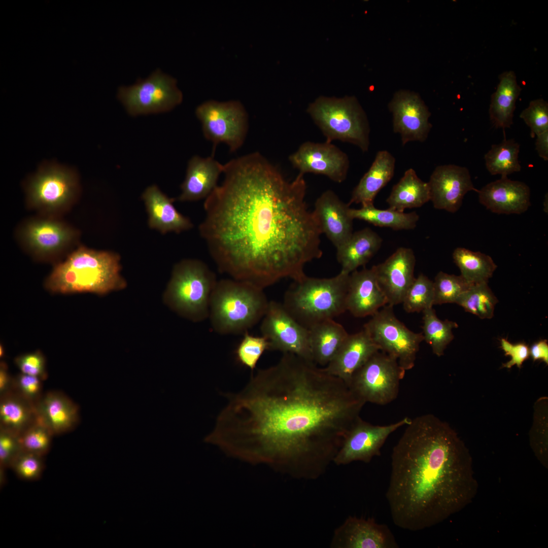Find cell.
Here are the masks:
<instances>
[{
    "label": "cell",
    "mask_w": 548,
    "mask_h": 548,
    "mask_svg": "<svg viewBox=\"0 0 548 548\" xmlns=\"http://www.w3.org/2000/svg\"><path fill=\"white\" fill-rule=\"evenodd\" d=\"M14 363L21 373L43 381L47 379L45 358L40 351L20 355L14 359Z\"/></svg>",
    "instance_id": "obj_47"
},
{
    "label": "cell",
    "mask_w": 548,
    "mask_h": 548,
    "mask_svg": "<svg viewBox=\"0 0 548 548\" xmlns=\"http://www.w3.org/2000/svg\"><path fill=\"white\" fill-rule=\"evenodd\" d=\"M22 451L19 436L0 429V465L1 469L10 467Z\"/></svg>",
    "instance_id": "obj_48"
},
{
    "label": "cell",
    "mask_w": 548,
    "mask_h": 548,
    "mask_svg": "<svg viewBox=\"0 0 548 548\" xmlns=\"http://www.w3.org/2000/svg\"><path fill=\"white\" fill-rule=\"evenodd\" d=\"M349 206L331 190L323 192L315 203L313 212L321 232L336 249L345 244L353 233V219L349 215Z\"/></svg>",
    "instance_id": "obj_22"
},
{
    "label": "cell",
    "mask_w": 548,
    "mask_h": 548,
    "mask_svg": "<svg viewBox=\"0 0 548 548\" xmlns=\"http://www.w3.org/2000/svg\"><path fill=\"white\" fill-rule=\"evenodd\" d=\"M395 164V158L390 153L379 151L368 170L353 189L348 204H373L377 194L392 178Z\"/></svg>",
    "instance_id": "obj_29"
},
{
    "label": "cell",
    "mask_w": 548,
    "mask_h": 548,
    "mask_svg": "<svg viewBox=\"0 0 548 548\" xmlns=\"http://www.w3.org/2000/svg\"><path fill=\"white\" fill-rule=\"evenodd\" d=\"M195 115L201 123L205 138L213 144V153L220 143L226 144L231 152L244 144L249 129V117L238 100H206L197 106Z\"/></svg>",
    "instance_id": "obj_11"
},
{
    "label": "cell",
    "mask_w": 548,
    "mask_h": 548,
    "mask_svg": "<svg viewBox=\"0 0 548 548\" xmlns=\"http://www.w3.org/2000/svg\"><path fill=\"white\" fill-rule=\"evenodd\" d=\"M223 170L224 164L215 159L214 155L192 157L188 162L178 200L188 201L206 199L218 186Z\"/></svg>",
    "instance_id": "obj_26"
},
{
    "label": "cell",
    "mask_w": 548,
    "mask_h": 548,
    "mask_svg": "<svg viewBox=\"0 0 548 548\" xmlns=\"http://www.w3.org/2000/svg\"><path fill=\"white\" fill-rule=\"evenodd\" d=\"M530 355L533 360H540L548 364V344L547 340L542 339L534 343L530 347Z\"/></svg>",
    "instance_id": "obj_50"
},
{
    "label": "cell",
    "mask_w": 548,
    "mask_h": 548,
    "mask_svg": "<svg viewBox=\"0 0 548 548\" xmlns=\"http://www.w3.org/2000/svg\"><path fill=\"white\" fill-rule=\"evenodd\" d=\"M522 118L531 130V136L548 130V104L542 98L531 101L520 114Z\"/></svg>",
    "instance_id": "obj_44"
},
{
    "label": "cell",
    "mask_w": 548,
    "mask_h": 548,
    "mask_svg": "<svg viewBox=\"0 0 548 548\" xmlns=\"http://www.w3.org/2000/svg\"><path fill=\"white\" fill-rule=\"evenodd\" d=\"M43 381L37 376L20 372L13 377L12 390L36 406L43 395Z\"/></svg>",
    "instance_id": "obj_46"
},
{
    "label": "cell",
    "mask_w": 548,
    "mask_h": 548,
    "mask_svg": "<svg viewBox=\"0 0 548 548\" xmlns=\"http://www.w3.org/2000/svg\"><path fill=\"white\" fill-rule=\"evenodd\" d=\"M497 302L488 283H481L472 285L458 298L455 303L481 319H491Z\"/></svg>",
    "instance_id": "obj_39"
},
{
    "label": "cell",
    "mask_w": 548,
    "mask_h": 548,
    "mask_svg": "<svg viewBox=\"0 0 548 548\" xmlns=\"http://www.w3.org/2000/svg\"><path fill=\"white\" fill-rule=\"evenodd\" d=\"M307 112L326 141L337 140L354 145L363 152L369 146L370 127L366 115L354 96H320Z\"/></svg>",
    "instance_id": "obj_8"
},
{
    "label": "cell",
    "mask_w": 548,
    "mask_h": 548,
    "mask_svg": "<svg viewBox=\"0 0 548 548\" xmlns=\"http://www.w3.org/2000/svg\"><path fill=\"white\" fill-rule=\"evenodd\" d=\"M223 174L199 227L218 270L262 289L304 277L305 265L323 252L304 175L289 181L257 152L230 160Z\"/></svg>",
    "instance_id": "obj_2"
},
{
    "label": "cell",
    "mask_w": 548,
    "mask_h": 548,
    "mask_svg": "<svg viewBox=\"0 0 548 548\" xmlns=\"http://www.w3.org/2000/svg\"><path fill=\"white\" fill-rule=\"evenodd\" d=\"M430 199L428 182L421 180L412 168L393 187L386 200L389 208L401 212L422 207Z\"/></svg>",
    "instance_id": "obj_33"
},
{
    "label": "cell",
    "mask_w": 548,
    "mask_h": 548,
    "mask_svg": "<svg viewBox=\"0 0 548 548\" xmlns=\"http://www.w3.org/2000/svg\"><path fill=\"white\" fill-rule=\"evenodd\" d=\"M499 80L496 90L491 96L489 113L493 125L504 129L513 123L516 102L522 89L513 71L503 72Z\"/></svg>",
    "instance_id": "obj_31"
},
{
    "label": "cell",
    "mask_w": 548,
    "mask_h": 548,
    "mask_svg": "<svg viewBox=\"0 0 548 548\" xmlns=\"http://www.w3.org/2000/svg\"><path fill=\"white\" fill-rule=\"evenodd\" d=\"M500 347L504 352L505 355L509 356L511 357L509 361L502 364V367L510 368L513 366L516 365L520 368L523 362L530 356L529 348L525 342L513 344L506 339L502 338L500 340Z\"/></svg>",
    "instance_id": "obj_49"
},
{
    "label": "cell",
    "mask_w": 548,
    "mask_h": 548,
    "mask_svg": "<svg viewBox=\"0 0 548 548\" xmlns=\"http://www.w3.org/2000/svg\"><path fill=\"white\" fill-rule=\"evenodd\" d=\"M332 548H397L399 545L387 526L373 518L349 516L333 532Z\"/></svg>",
    "instance_id": "obj_20"
},
{
    "label": "cell",
    "mask_w": 548,
    "mask_h": 548,
    "mask_svg": "<svg viewBox=\"0 0 548 548\" xmlns=\"http://www.w3.org/2000/svg\"><path fill=\"white\" fill-rule=\"evenodd\" d=\"M428 183L433 207L451 213L459 209L468 192L478 191L474 187L468 168L454 164L437 166Z\"/></svg>",
    "instance_id": "obj_19"
},
{
    "label": "cell",
    "mask_w": 548,
    "mask_h": 548,
    "mask_svg": "<svg viewBox=\"0 0 548 548\" xmlns=\"http://www.w3.org/2000/svg\"><path fill=\"white\" fill-rule=\"evenodd\" d=\"M36 406L11 390L0 396V429L19 436L36 420Z\"/></svg>",
    "instance_id": "obj_34"
},
{
    "label": "cell",
    "mask_w": 548,
    "mask_h": 548,
    "mask_svg": "<svg viewBox=\"0 0 548 548\" xmlns=\"http://www.w3.org/2000/svg\"><path fill=\"white\" fill-rule=\"evenodd\" d=\"M433 282V305L455 303L458 298L472 285L461 275L439 271Z\"/></svg>",
    "instance_id": "obj_41"
},
{
    "label": "cell",
    "mask_w": 548,
    "mask_h": 548,
    "mask_svg": "<svg viewBox=\"0 0 548 548\" xmlns=\"http://www.w3.org/2000/svg\"><path fill=\"white\" fill-rule=\"evenodd\" d=\"M267 350L268 343L265 337L253 335L248 331L243 334L235 353L237 361L253 371L261 356Z\"/></svg>",
    "instance_id": "obj_43"
},
{
    "label": "cell",
    "mask_w": 548,
    "mask_h": 548,
    "mask_svg": "<svg viewBox=\"0 0 548 548\" xmlns=\"http://www.w3.org/2000/svg\"><path fill=\"white\" fill-rule=\"evenodd\" d=\"M416 257L410 248L401 247L384 262L373 265L379 285L384 294L387 304L402 303L408 289L413 282Z\"/></svg>",
    "instance_id": "obj_21"
},
{
    "label": "cell",
    "mask_w": 548,
    "mask_h": 548,
    "mask_svg": "<svg viewBox=\"0 0 548 548\" xmlns=\"http://www.w3.org/2000/svg\"><path fill=\"white\" fill-rule=\"evenodd\" d=\"M44 456L21 451L11 468L20 478L28 481L39 480L44 469Z\"/></svg>",
    "instance_id": "obj_45"
},
{
    "label": "cell",
    "mask_w": 548,
    "mask_h": 548,
    "mask_svg": "<svg viewBox=\"0 0 548 548\" xmlns=\"http://www.w3.org/2000/svg\"><path fill=\"white\" fill-rule=\"evenodd\" d=\"M391 459L386 497L400 528L417 531L437 525L476 494L467 448L448 423L433 414L410 419Z\"/></svg>",
    "instance_id": "obj_3"
},
{
    "label": "cell",
    "mask_w": 548,
    "mask_h": 548,
    "mask_svg": "<svg viewBox=\"0 0 548 548\" xmlns=\"http://www.w3.org/2000/svg\"><path fill=\"white\" fill-rule=\"evenodd\" d=\"M38 417L54 435L73 430L79 422V407L59 391L43 393L36 405Z\"/></svg>",
    "instance_id": "obj_27"
},
{
    "label": "cell",
    "mask_w": 548,
    "mask_h": 548,
    "mask_svg": "<svg viewBox=\"0 0 548 548\" xmlns=\"http://www.w3.org/2000/svg\"><path fill=\"white\" fill-rule=\"evenodd\" d=\"M535 149L540 157L544 161L548 160V130L536 136Z\"/></svg>",
    "instance_id": "obj_52"
},
{
    "label": "cell",
    "mask_w": 548,
    "mask_h": 548,
    "mask_svg": "<svg viewBox=\"0 0 548 548\" xmlns=\"http://www.w3.org/2000/svg\"><path fill=\"white\" fill-rule=\"evenodd\" d=\"M350 274L340 271L330 278L305 276L294 281L285 292L283 305L300 325L309 329L347 311Z\"/></svg>",
    "instance_id": "obj_6"
},
{
    "label": "cell",
    "mask_w": 548,
    "mask_h": 548,
    "mask_svg": "<svg viewBox=\"0 0 548 548\" xmlns=\"http://www.w3.org/2000/svg\"><path fill=\"white\" fill-rule=\"evenodd\" d=\"M477 193L480 202L498 214H520L531 205L529 186L507 177L488 183Z\"/></svg>",
    "instance_id": "obj_23"
},
{
    "label": "cell",
    "mask_w": 548,
    "mask_h": 548,
    "mask_svg": "<svg viewBox=\"0 0 548 548\" xmlns=\"http://www.w3.org/2000/svg\"><path fill=\"white\" fill-rule=\"evenodd\" d=\"M217 280L214 272L201 261L185 259L175 267L168 287L173 307L194 321L209 318L211 295Z\"/></svg>",
    "instance_id": "obj_10"
},
{
    "label": "cell",
    "mask_w": 548,
    "mask_h": 548,
    "mask_svg": "<svg viewBox=\"0 0 548 548\" xmlns=\"http://www.w3.org/2000/svg\"><path fill=\"white\" fill-rule=\"evenodd\" d=\"M379 351V347L363 329L349 334L333 358L323 368L348 386L354 373Z\"/></svg>",
    "instance_id": "obj_25"
},
{
    "label": "cell",
    "mask_w": 548,
    "mask_h": 548,
    "mask_svg": "<svg viewBox=\"0 0 548 548\" xmlns=\"http://www.w3.org/2000/svg\"><path fill=\"white\" fill-rule=\"evenodd\" d=\"M405 373L396 359L379 351L354 373L348 386L365 403L386 405L397 398Z\"/></svg>",
    "instance_id": "obj_12"
},
{
    "label": "cell",
    "mask_w": 548,
    "mask_h": 548,
    "mask_svg": "<svg viewBox=\"0 0 548 548\" xmlns=\"http://www.w3.org/2000/svg\"><path fill=\"white\" fill-rule=\"evenodd\" d=\"M118 97L131 115L169 111L180 104L183 94L176 80L157 69L145 79L119 88Z\"/></svg>",
    "instance_id": "obj_14"
},
{
    "label": "cell",
    "mask_w": 548,
    "mask_h": 548,
    "mask_svg": "<svg viewBox=\"0 0 548 548\" xmlns=\"http://www.w3.org/2000/svg\"><path fill=\"white\" fill-rule=\"evenodd\" d=\"M433 301V282L421 273L415 278L402 303L407 313H419L432 307Z\"/></svg>",
    "instance_id": "obj_40"
},
{
    "label": "cell",
    "mask_w": 548,
    "mask_h": 548,
    "mask_svg": "<svg viewBox=\"0 0 548 548\" xmlns=\"http://www.w3.org/2000/svg\"><path fill=\"white\" fill-rule=\"evenodd\" d=\"M349 213L353 220L359 219L376 226L396 230L413 229L419 220V216L416 212L407 213L390 208L378 209L373 203L362 206L359 209L350 208Z\"/></svg>",
    "instance_id": "obj_35"
},
{
    "label": "cell",
    "mask_w": 548,
    "mask_h": 548,
    "mask_svg": "<svg viewBox=\"0 0 548 548\" xmlns=\"http://www.w3.org/2000/svg\"><path fill=\"white\" fill-rule=\"evenodd\" d=\"M387 305L373 266L350 274L346 299L347 311L355 317L372 316Z\"/></svg>",
    "instance_id": "obj_24"
},
{
    "label": "cell",
    "mask_w": 548,
    "mask_h": 548,
    "mask_svg": "<svg viewBox=\"0 0 548 548\" xmlns=\"http://www.w3.org/2000/svg\"><path fill=\"white\" fill-rule=\"evenodd\" d=\"M13 377L8 371L7 364L2 361L0 363V396L12 390Z\"/></svg>",
    "instance_id": "obj_51"
},
{
    "label": "cell",
    "mask_w": 548,
    "mask_h": 548,
    "mask_svg": "<svg viewBox=\"0 0 548 548\" xmlns=\"http://www.w3.org/2000/svg\"><path fill=\"white\" fill-rule=\"evenodd\" d=\"M260 331L268 343V350L290 353L313 362L309 330L297 322L282 303L269 302L261 320Z\"/></svg>",
    "instance_id": "obj_15"
},
{
    "label": "cell",
    "mask_w": 548,
    "mask_h": 548,
    "mask_svg": "<svg viewBox=\"0 0 548 548\" xmlns=\"http://www.w3.org/2000/svg\"><path fill=\"white\" fill-rule=\"evenodd\" d=\"M226 396L206 441L306 480L325 473L366 403L339 378L290 353Z\"/></svg>",
    "instance_id": "obj_1"
},
{
    "label": "cell",
    "mask_w": 548,
    "mask_h": 548,
    "mask_svg": "<svg viewBox=\"0 0 548 548\" xmlns=\"http://www.w3.org/2000/svg\"><path fill=\"white\" fill-rule=\"evenodd\" d=\"M314 362L327 365L333 358L349 334L333 319L320 322L309 329Z\"/></svg>",
    "instance_id": "obj_32"
},
{
    "label": "cell",
    "mask_w": 548,
    "mask_h": 548,
    "mask_svg": "<svg viewBox=\"0 0 548 548\" xmlns=\"http://www.w3.org/2000/svg\"><path fill=\"white\" fill-rule=\"evenodd\" d=\"M408 417L386 425H375L359 417L347 432L333 463L347 465L353 462H370L380 456L381 450L389 435L410 422Z\"/></svg>",
    "instance_id": "obj_16"
},
{
    "label": "cell",
    "mask_w": 548,
    "mask_h": 548,
    "mask_svg": "<svg viewBox=\"0 0 548 548\" xmlns=\"http://www.w3.org/2000/svg\"><path fill=\"white\" fill-rule=\"evenodd\" d=\"M4 354H5V351H4L3 346L1 345V346H0V357L1 358L4 357Z\"/></svg>",
    "instance_id": "obj_53"
},
{
    "label": "cell",
    "mask_w": 548,
    "mask_h": 548,
    "mask_svg": "<svg viewBox=\"0 0 548 548\" xmlns=\"http://www.w3.org/2000/svg\"><path fill=\"white\" fill-rule=\"evenodd\" d=\"M392 306L386 305L371 316L363 329L383 351L397 361L405 371L415 366L422 332L409 330L395 316Z\"/></svg>",
    "instance_id": "obj_13"
},
{
    "label": "cell",
    "mask_w": 548,
    "mask_h": 548,
    "mask_svg": "<svg viewBox=\"0 0 548 548\" xmlns=\"http://www.w3.org/2000/svg\"><path fill=\"white\" fill-rule=\"evenodd\" d=\"M120 256L115 252L99 251L80 245L65 259L55 264L46 280L52 292H91L104 294L123 288L120 275Z\"/></svg>",
    "instance_id": "obj_4"
},
{
    "label": "cell",
    "mask_w": 548,
    "mask_h": 548,
    "mask_svg": "<svg viewBox=\"0 0 548 548\" xmlns=\"http://www.w3.org/2000/svg\"><path fill=\"white\" fill-rule=\"evenodd\" d=\"M453 258L461 276L470 285L488 283L497 266L489 255L464 248H457Z\"/></svg>",
    "instance_id": "obj_36"
},
{
    "label": "cell",
    "mask_w": 548,
    "mask_h": 548,
    "mask_svg": "<svg viewBox=\"0 0 548 548\" xmlns=\"http://www.w3.org/2000/svg\"><path fill=\"white\" fill-rule=\"evenodd\" d=\"M423 313V335L424 340L431 348L433 353L440 357L454 336L453 329L458 327L457 323L448 320H441L432 307Z\"/></svg>",
    "instance_id": "obj_38"
},
{
    "label": "cell",
    "mask_w": 548,
    "mask_h": 548,
    "mask_svg": "<svg viewBox=\"0 0 548 548\" xmlns=\"http://www.w3.org/2000/svg\"><path fill=\"white\" fill-rule=\"evenodd\" d=\"M393 114V128L401 136L403 145L409 142H424L432 128L429 121L430 113L416 93L397 92L389 104Z\"/></svg>",
    "instance_id": "obj_18"
},
{
    "label": "cell",
    "mask_w": 548,
    "mask_h": 548,
    "mask_svg": "<svg viewBox=\"0 0 548 548\" xmlns=\"http://www.w3.org/2000/svg\"><path fill=\"white\" fill-rule=\"evenodd\" d=\"M26 207L37 214L62 217L78 201L79 178L74 169L54 161L42 163L23 183Z\"/></svg>",
    "instance_id": "obj_7"
},
{
    "label": "cell",
    "mask_w": 548,
    "mask_h": 548,
    "mask_svg": "<svg viewBox=\"0 0 548 548\" xmlns=\"http://www.w3.org/2000/svg\"><path fill=\"white\" fill-rule=\"evenodd\" d=\"M383 239L369 228L353 232L350 238L336 249V258L341 271L350 274L365 265L381 248Z\"/></svg>",
    "instance_id": "obj_30"
},
{
    "label": "cell",
    "mask_w": 548,
    "mask_h": 548,
    "mask_svg": "<svg viewBox=\"0 0 548 548\" xmlns=\"http://www.w3.org/2000/svg\"><path fill=\"white\" fill-rule=\"evenodd\" d=\"M148 213V224L162 233H179L193 227L190 220L180 213L169 198L156 185L147 187L142 194Z\"/></svg>",
    "instance_id": "obj_28"
},
{
    "label": "cell",
    "mask_w": 548,
    "mask_h": 548,
    "mask_svg": "<svg viewBox=\"0 0 548 548\" xmlns=\"http://www.w3.org/2000/svg\"><path fill=\"white\" fill-rule=\"evenodd\" d=\"M288 159L299 174L324 175L340 183L347 178L350 161L347 154L332 143L306 141Z\"/></svg>",
    "instance_id": "obj_17"
},
{
    "label": "cell",
    "mask_w": 548,
    "mask_h": 548,
    "mask_svg": "<svg viewBox=\"0 0 548 548\" xmlns=\"http://www.w3.org/2000/svg\"><path fill=\"white\" fill-rule=\"evenodd\" d=\"M22 250L34 259L55 264L80 245V231L62 217L36 214L20 222L15 231Z\"/></svg>",
    "instance_id": "obj_9"
},
{
    "label": "cell",
    "mask_w": 548,
    "mask_h": 548,
    "mask_svg": "<svg viewBox=\"0 0 548 548\" xmlns=\"http://www.w3.org/2000/svg\"><path fill=\"white\" fill-rule=\"evenodd\" d=\"M53 436L37 416L35 421L19 436L21 450L44 456L51 448Z\"/></svg>",
    "instance_id": "obj_42"
},
{
    "label": "cell",
    "mask_w": 548,
    "mask_h": 548,
    "mask_svg": "<svg viewBox=\"0 0 548 548\" xmlns=\"http://www.w3.org/2000/svg\"><path fill=\"white\" fill-rule=\"evenodd\" d=\"M519 152L520 145L513 139L493 145L485 155L487 170L491 175H499L501 177L520 172Z\"/></svg>",
    "instance_id": "obj_37"
},
{
    "label": "cell",
    "mask_w": 548,
    "mask_h": 548,
    "mask_svg": "<svg viewBox=\"0 0 548 548\" xmlns=\"http://www.w3.org/2000/svg\"><path fill=\"white\" fill-rule=\"evenodd\" d=\"M263 289L232 278L217 281L209 318L213 330L222 335L243 334L263 318L269 303Z\"/></svg>",
    "instance_id": "obj_5"
}]
</instances>
